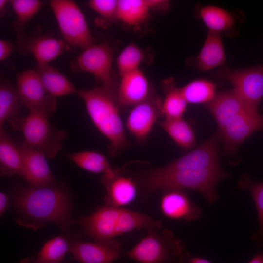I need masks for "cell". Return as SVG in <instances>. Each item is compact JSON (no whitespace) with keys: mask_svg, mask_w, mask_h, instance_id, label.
I'll return each mask as SVG.
<instances>
[{"mask_svg":"<svg viewBox=\"0 0 263 263\" xmlns=\"http://www.w3.org/2000/svg\"><path fill=\"white\" fill-rule=\"evenodd\" d=\"M165 98L162 101L161 113L165 119L182 118L188 103L181 94L179 88L176 87L174 80L167 79L163 83Z\"/></svg>","mask_w":263,"mask_h":263,"instance_id":"d4e9b609","label":"cell"},{"mask_svg":"<svg viewBox=\"0 0 263 263\" xmlns=\"http://www.w3.org/2000/svg\"><path fill=\"white\" fill-rule=\"evenodd\" d=\"M68 158L84 170L94 173H102L108 176L113 175L117 169H113L107 157L94 151H83L68 153Z\"/></svg>","mask_w":263,"mask_h":263,"instance_id":"484cf974","label":"cell"},{"mask_svg":"<svg viewBox=\"0 0 263 263\" xmlns=\"http://www.w3.org/2000/svg\"><path fill=\"white\" fill-rule=\"evenodd\" d=\"M18 90L8 80L1 79L0 84V128L4 122L19 116L21 110Z\"/></svg>","mask_w":263,"mask_h":263,"instance_id":"4316f807","label":"cell"},{"mask_svg":"<svg viewBox=\"0 0 263 263\" xmlns=\"http://www.w3.org/2000/svg\"><path fill=\"white\" fill-rule=\"evenodd\" d=\"M116 96L119 107L134 106L152 93L149 81L139 69L120 76Z\"/></svg>","mask_w":263,"mask_h":263,"instance_id":"e0dca14e","label":"cell"},{"mask_svg":"<svg viewBox=\"0 0 263 263\" xmlns=\"http://www.w3.org/2000/svg\"><path fill=\"white\" fill-rule=\"evenodd\" d=\"M0 174L2 176L17 175L24 179L23 161L19 147L3 127L0 128Z\"/></svg>","mask_w":263,"mask_h":263,"instance_id":"ffe728a7","label":"cell"},{"mask_svg":"<svg viewBox=\"0 0 263 263\" xmlns=\"http://www.w3.org/2000/svg\"><path fill=\"white\" fill-rule=\"evenodd\" d=\"M160 125L180 147L189 149L195 144V137L191 125L183 118L164 119Z\"/></svg>","mask_w":263,"mask_h":263,"instance_id":"83f0119b","label":"cell"},{"mask_svg":"<svg viewBox=\"0 0 263 263\" xmlns=\"http://www.w3.org/2000/svg\"><path fill=\"white\" fill-rule=\"evenodd\" d=\"M222 72V76L231 84L247 108L258 112L259 105L263 98V64Z\"/></svg>","mask_w":263,"mask_h":263,"instance_id":"9c48e42d","label":"cell"},{"mask_svg":"<svg viewBox=\"0 0 263 263\" xmlns=\"http://www.w3.org/2000/svg\"><path fill=\"white\" fill-rule=\"evenodd\" d=\"M50 7L65 41L84 50L95 43L84 14L76 3L71 0H52Z\"/></svg>","mask_w":263,"mask_h":263,"instance_id":"8992f818","label":"cell"},{"mask_svg":"<svg viewBox=\"0 0 263 263\" xmlns=\"http://www.w3.org/2000/svg\"><path fill=\"white\" fill-rule=\"evenodd\" d=\"M206 106L216 120L220 131L238 114L249 110L233 89L218 93Z\"/></svg>","mask_w":263,"mask_h":263,"instance_id":"ac0fdd59","label":"cell"},{"mask_svg":"<svg viewBox=\"0 0 263 263\" xmlns=\"http://www.w3.org/2000/svg\"><path fill=\"white\" fill-rule=\"evenodd\" d=\"M238 188L242 190H247L254 202L257 212L259 228L252 234L251 238L260 246L263 245V182L252 181L249 175L241 177L238 183Z\"/></svg>","mask_w":263,"mask_h":263,"instance_id":"f1b7e54d","label":"cell"},{"mask_svg":"<svg viewBox=\"0 0 263 263\" xmlns=\"http://www.w3.org/2000/svg\"><path fill=\"white\" fill-rule=\"evenodd\" d=\"M200 16L209 30L219 32L230 28L234 19L231 15L220 7L208 5L200 10Z\"/></svg>","mask_w":263,"mask_h":263,"instance_id":"d6a6232c","label":"cell"},{"mask_svg":"<svg viewBox=\"0 0 263 263\" xmlns=\"http://www.w3.org/2000/svg\"><path fill=\"white\" fill-rule=\"evenodd\" d=\"M113 58V50L107 43H94L83 50L70 66L75 72L92 74L103 85L111 86L116 84L112 74Z\"/></svg>","mask_w":263,"mask_h":263,"instance_id":"ba28073f","label":"cell"},{"mask_svg":"<svg viewBox=\"0 0 263 263\" xmlns=\"http://www.w3.org/2000/svg\"><path fill=\"white\" fill-rule=\"evenodd\" d=\"M88 5L102 17V19L96 22L116 19L118 8L117 0H90L88 2Z\"/></svg>","mask_w":263,"mask_h":263,"instance_id":"e575fe53","label":"cell"},{"mask_svg":"<svg viewBox=\"0 0 263 263\" xmlns=\"http://www.w3.org/2000/svg\"><path fill=\"white\" fill-rule=\"evenodd\" d=\"M19 42L22 52L32 54L38 64H48L68 48V43L65 40L49 36L22 39Z\"/></svg>","mask_w":263,"mask_h":263,"instance_id":"d6986e66","label":"cell"},{"mask_svg":"<svg viewBox=\"0 0 263 263\" xmlns=\"http://www.w3.org/2000/svg\"><path fill=\"white\" fill-rule=\"evenodd\" d=\"M147 234L124 257L139 263H179L184 252L183 241L170 229L158 232L147 230Z\"/></svg>","mask_w":263,"mask_h":263,"instance_id":"5b68a950","label":"cell"},{"mask_svg":"<svg viewBox=\"0 0 263 263\" xmlns=\"http://www.w3.org/2000/svg\"><path fill=\"white\" fill-rule=\"evenodd\" d=\"M263 128V114L245 110L219 132L226 152L233 153L246 139Z\"/></svg>","mask_w":263,"mask_h":263,"instance_id":"8fae6325","label":"cell"},{"mask_svg":"<svg viewBox=\"0 0 263 263\" xmlns=\"http://www.w3.org/2000/svg\"><path fill=\"white\" fill-rule=\"evenodd\" d=\"M162 101L152 92L144 101L134 105L130 111L126 127L138 142L146 139L161 115Z\"/></svg>","mask_w":263,"mask_h":263,"instance_id":"7c38bea8","label":"cell"},{"mask_svg":"<svg viewBox=\"0 0 263 263\" xmlns=\"http://www.w3.org/2000/svg\"><path fill=\"white\" fill-rule=\"evenodd\" d=\"M48 118L41 113L29 111L26 116L8 121L14 130L22 133L25 144L42 152L46 158L53 159L62 147L67 133L52 126Z\"/></svg>","mask_w":263,"mask_h":263,"instance_id":"277c9868","label":"cell"},{"mask_svg":"<svg viewBox=\"0 0 263 263\" xmlns=\"http://www.w3.org/2000/svg\"><path fill=\"white\" fill-rule=\"evenodd\" d=\"M46 91L56 97L77 93L73 84L59 71L48 64H38L33 69Z\"/></svg>","mask_w":263,"mask_h":263,"instance_id":"7402d4cb","label":"cell"},{"mask_svg":"<svg viewBox=\"0 0 263 263\" xmlns=\"http://www.w3.org/2000/svg\"><path fill=\"white\" fill-rule=\"evenodd\" d=\"M143 50L134 43L126 45L119 54L116 60L120 76L137 70L144 58Z\"/></svg>","mask_w":263,"mask_h":263,"instance_id":"836d02e7","label":"cell"},{"mask_svg":"<svg viewBox=\"0 0 263 263\" xmlns=\"http://www.w3.org/2000/svg\"><path fill=\"white\" fill-rule=\"evenodd\" d=\"M11 4L16 18L13 28L19 40L24 37L25 27L32 17L41 8L43 1L39 0H11Z\"/></svg>","mask_w":263,"mask_h":263,"instance_id":"f546056e","label":"cell"},{"mask_svg":"<svg viewBox=\"0 0 263 263\" xmlns=\"http://www.w3.org/2000/svg\"><path fill=\"white\" fill-rule=\"evenodd\" d=\"M116 89V85L102 84L94 88L82 89L77 92L84 101L91 120L108 140L111 155H115L129 146L119 113Z\"/></svg>","mask_w":263,"mask_h":263,"instance_id":"3957f363","label":"cell"},{"mask_svg":"<svg viewBox=\"0 0 263 263\" xmlns=\"http://www.w3.org/2000/svg\"><path fill=\"white\" fill-rule=\"evenodd\" d=\"M179 89L188 103L207 104L215 96V85L206 79L192 81Z\"/></svg>","mask_w":263,"mask_h":263,"instance_id":"1f68e13d","label":"cell"},{"mask_svg":"<svg viewBox=\"0 0 263 263\" xmlns=\"http://www.w3.org/2000/svg\"><path fill=\"white\" fill-rule=\"evenodd\" d=\"M162 226L161 221L137 211L121 207L119 217L117 236L136 229H159Z\"/></svg>","mask_w":263,"mask_h":263,"instance_id":"cb8c5ba5","label":"cell"},{"mask_svg":"<svg viewBox=\"0 0 263 263\" xmlns=\"http://www.w3.org/2000/svg\"><path fill=\"white\" fill-rule=\"evenodd\" d=\"M9 1L7 0H0V10L1 11L5 7L6 3Z\"/></svg>","mask_w":263,"mask_h":263,"instance_id":"ab89813d","label":"cell"},{"mask_svg":"<svg viewBox=\"0 0 263 263\" xmlns=\"http://www.w3.org/2000/svg\"><path fill=\"white\" fill-rule=\"evenodd\" d=\"M18 147L23 161L24 180L30 186L42 188L56 185L47 158L42 152L24 143Z\"/></svg>","mask_w":263,"mask_h":263,"instance_id":"5bb4252c","label":"cell"},{"mask_svg":"<svg viewBox=\"0 0 263 263\" xmlns=\"http://www.w3.org/2000/svg\"><path fill=\"white\" fill-rule=\"evenodd\" d=\"M14 49L13 44L9 40H0V60L7 58Z\"/></svg>","mask_w":263,"mask_h":263,"instance_id":"d590c367","label":"cell"},{"mask_svg":"<svg viewBox=\"0 0 263 263\" xmlns=\"http://www.w3.org/2000/svg\"><path fill=\"white\" fill-rule=\"evenodd\" d=\"M179 263H212L208 260L198 257H191L187 252H185L181 258Z\"/></svg>","mask_w":263,"mask_h":263,"instance_id":"8d00e7d4","label":"cell"},{"mask_svg":"<svg viewBox=\"0 0 263 263\" xmlns=\"http://www.w3.org/2000/svg\"><path fill=\"white\" fill-rule=\"evenodd\" d=\"M69 253L79 263H112L121 256V247L115 239L94 242L75 240L70 243Z\"/></svg>","mask_w":263,"mask_h":263,"instance_id":"4fadbf2b","label":"cell"},{"mask_svg":"<svg viewBox=\"0 0 263 263\" xmlns=\"http://www.w3.org/2000/svg\"><path fill=\"white\" fill-rule=\"evenodd\" d=\"M151 9V0H119L116 19L129 26L139 27L146 21Z\"/></svg>","mask_w":263,"mask_h":263,"instance_id":"603a6c76","label":"cell"},{"mask_svg":"<svg viewBox=\"0 0 263 263\" xmlns=\"http://www.w3.org/2000/svg\"><path fill=\"white\" fill-rule=\"evenodd\" d=\"M117 169L112 176L102 174L101 182L105 188L104 200L105 205L116 207H123L131 204L137 195V186L131 177L121 174Z\"/></svg>","mask_w":263,"mask_h":263,"instance_id":"2e32d148","label":"cell"},{"mask_svg":"<svg viewBox=\"0 0 263 263\" xmlns=\"http://www.w3.org/2000/svg\"><path fill=\"white\" fill-rule=\"evenodd\" d=\"M121 208L105 204L75 222L82 226L84 234L94 241L113 240L117 236Z\"/></svg>","mask_w":263,"mask_h":263,"instance_id":"30bf717a","label":"cell"},{"mask_svg":"<svg viewBox=\"0 0 263 263\" xmlns=\"http://www.w3.org/2000/svg\"><path fill=\"white\" fill-rule=\"evenodd\" d=\"M13 203L16 222L28 228L37 229L51 222L65 231L75 222L72 217L69 196L56 185L21 188L16 193Z\"/></svg>","mask_w":263,"mask_h":263,"instance_id":"7a4b0ae2","label":"cell"},{"mask_svg":"<svg viewBox=\"0 0 263 263\" xmlns=\"http://www.w3.org/2000/svg\"><path fill=\"white\" fill-rule=\"evenodd\" d=\"M70 243L64 236L55 237L46 241L37 256V263H60L70 251Z\"/></svg>","mask_w":263,"mask_h":263,"instance_id":"4dcf8cb0","label":"cell"},{"mask_svg":"<svg viewBox=\"0 0 263 263\" xmlns=\"http://www.w3.org/2000/svg\"><path fill=\"white\" fill-rule=\"evenodd\" d=\"M225 56L219 32L209 30L205 41L195 59L197 68L207 71L223 64Z\"/></svg>","mask_w":263,"mask_h":263,"instance_id":"44dd1931","label":"cell"},{"mask_svg":"<svg viewBox=\"0 0 263 263\" xmlns=\"http://www.w3.org/2000/svg\"><path fill=\"white\" fill-rule=\"evenodd\" d=\"M16 88L21 105L29 111L41 113L48 117L55 112L56 97L46 91L34 69L16 74Z\"/></svg>","mask_w":263,"mask_h":263,"instance_id":"52a82bcc","label":"cell"},{"mask_svg":"<svg viewBox=\"0 0 263 263\" xmlns=\"http://www.w3.org/2000/svg\"><path fill=\"white\" fill-rule=\"evenodd\" d=\"M21 263H37L32 259L29 258L25 259L21 261Z\"/></svg>","mask_w":263,"mask_h":263,"instance_id":"60d3db41","label":"cell"},{"mask_svg":"<svg viewBox=\"0 0 263 263\" xmlns=\"http://www.w3.org/2000/svg\"><path fill=\"white\" fill-rule=\"evenodd\" d=\"M159 205L162 214L171 220L193 221L199 218L202 214L200 207L183 189L162 191Z\"/></svg>","mask_w":263,"mask_h":263,"instance_id":"9a60e30c","label":"cell"},{"mask_svg":"<svg viewBox=\"0 0 263 263\" xmlns=\"http://www.w3.org/2000/svg\"><path fill=\"white\" fill-rule=\"evenodd\" d=\"M248 263H263V253L256 254Z\"/></svg>","mask_w":263,"mask_h":263,"instance_id":"f35d334b","label":"cell"},{"mask_svg":"<svg viewBox=\"0 0 263 263\" xmlns=\"http://www.w3.org/2000/svg\"><path fill=\"white\" fill-rule=\"evenodd\" d=\"M9 205L8 197L3 192H0V215L2 216L8 208Z\"/></svg>","mask_w":263,"mask_h":263,"instance_id":"74e56055","label":"cell"},{"mask_svg":"<svg viewBox=\"0 0 263 263\" xmlns=\"http://www.w3.org/2000/svg\"><path fill=\"white\" fill-rule=\"evenodd\" d=\"M216 155L210 146L203 143L183 156L166 165L145 174L141 180L142 195L157 191L188 189L201 193L210 203L219 198L218 182L229 177L219 165L214 166Z\"/></svg>","mask_w":263,"mask_h":263,"instance_id":"6da1fadb","label":"cell"}]
</instances>
